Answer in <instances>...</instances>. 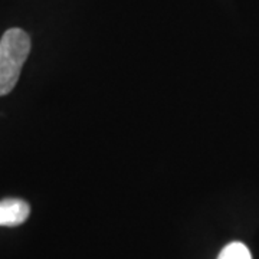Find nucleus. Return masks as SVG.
I'll list each match as a JSON object with an SVG mask.
<instances>
[{"mask_svg": "<svg viewBox=\"0 0 259 259\" xmlns=\"http://www.w3.org/2000/svg\"><path fill=\"white\" fill-rule=\"evenodd\" d=\"M30 52V37L19 28L8 29L0 39V95L9 94L18 82Z\"/></svg>", "mask_w": 259, "mask_h": 259, "instance_id": "1", "label": "nucleus"}, {"mask_svg": "<svg viewBox=\"0 0 259 259\" xmlns=\"http://www.w3.org/2000/svg\"><path fill=\"white\" fill-rule=\"evenodd\" d=\"M30 207L20 199L0 200V226H19L29 218Z\"/></svg>", "mask_w": 259, "mask_h": 259, "instance_id": "2", "label": "nucleus"}, {"mask_svg": "<svg viewBox=\"0 0 259 259\" xmlns=\"http://www.w3.org/2000/svg\"><path fill=\"white\" fill-rule=\"evenodd\" d=\"M218 259H252L249 249L241 242H232L225 246Z\"/></svg>", "mask_w": 259, "mask_h": 259, "instance_id": "3", "label": "nucleus"}]
</instances>
